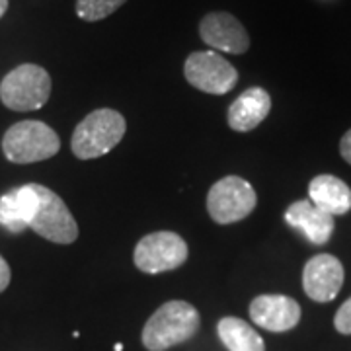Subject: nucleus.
<instances>
[{
    "label": "nucleus",
    "instance_id": "f257e3e1",
    "mask_svg": "<svg viewBox=\"0 0 351 351\" xmlns=\"http://www.w3.org/2000/svg\"><path fill=\"white\" fill-rule=\"evenodd\" d=\"M199 324V313L189 302H164L143 328V346L149 351L168 350L193 338Z\"/></svg>",
    "mask_w": 351,
    "mask_h": 351
},
{
    "label": "nucleus",
    "instance_id": "6e6552de",
    "mask_svg": "<svg viewBox=\"0 0 351 351\" xmlns=\"http://www.w3.org/2000/svg\"><path fill=\"white\" fill-rule=\"evenodd\" d=\"M184 76L193 88L215 96L230 92L239 82L237 69L215 51L191 53L184 64Z\"/></svg>",
    "mask_w": 351,
    "mask_h": 351
},
{
    "label": "nucleus",
    "instance_id": "aec40b11",
    "mask_svg": "<svg viewBox=\"0 0 351 351\" xmlns=\"http://www.w3.org/2000/svg\"><path fill=\"white\" fill-rule=\"evenodd\" d=\"M10 276H12V274H10L8 263H6V260L0 256V293L10 285Z\"/></svg>",
    "mask_w": 351,
    "mask_h": 351
},
{
    "label": "nucleus",
    "instance_id": "0eeeda50",
    "mask_svg": "<svg viewBox=\"0 0 351 351\" xmlns=\"http://www.w3.org/2000/svg\"><path fill=\"white\" fill-rule=\"evenodd\" d=\"M188 244L172 230H158L138 240L133 260L145 274H164L178 269L188 260Z\"/></svg>",
    "mask_w": 351,
    "mask_h": 351
},
{
    "label": "nucleus",
    "instance_id": "423d86ee",
    "mask_svg": "<svg viewBox=\"0 0 351 351\" xmlns=\"http://www.w3.org/2000/svg\"><path fill=\"white\" fill-rule=\"evenodd\" d=\"M258 195L240 176H226L207 193V213L217 225H232L246 219L256 209Z\"/></svg>",
    "mask_w": 351,
    "mask_h": 351
},
{
    "label": "nucleus",
    "instance_id": "9d476101",
    "mask_svg": "<svg viewBox=\"0 0 351 351\" xmlns=\"http://www.w3.org/2000/svg\"><path fill=\"white\" fill-rule=\"evenodd\" d=\"M343 265L332 254H318L304 263L302 289L316 302H330L343 285Z\"/></svg>",
    "mask_w": 351,
    "mask_h": 351
},
{
    "label": "nucleus",
    "instance_id": "39448f33",
    "mask_svg": "<svg viewBox=\"0 0 351 351\" xmlns=\"http://www.w3.org/2000/svg\"><path fill=\"white\" fill-rule=\"evenodd\" d=\"M34 189L36 211L27 228L55 244H73L78 239V225L64 201L45 186L34 184Z\"/></svg>",
    "mask_w": 351,
    "mask_h": 351
},
{
    "label": "nucleus",
    "instance_id": "4468645a",
    "mask_svg": "<svg viewBox=\"0 0 351 351\" xmlns=\"http://www.w3.org/2000/svg\"><path fill=\"white\" fill-rule=\"evenodd\" d=\"M308 197L318 209L332 217L351 211V188L332 174H320L308 184Z\"/></svg>",
    "mask_w": 351,
    "mask_h": 351
},
{
    "label": "nucleus",
    "instance_id": "20e7f679",
    "mask_svg": "<svg viewBox=\"0 0 351 351\" xmlns=\"http://www.w3.org/2000/svg\"><path fill=\"white\" fill-rule=\"evenodd\" d=\"M51 96V76L39 64L25 63L4 76L0 100L14 112H32L43 108Z\"/></svg>",
    "mask_w": 351,
    "mask_h": 351
},
{
    "label": "nucleus",
    "instance_id": "ddd939ff",
    "mask_svg": "<svg viewBox=\"0 0 351 351\" xmlns=\"http://www.w3.org/2000/svg\"><path fill=\"white\" fill-rule=\"evenodd\" d=\"M271 112V98L260 86L248 88L230 104L226 119L228 127L239 133H248L262 123Z\"/></svg>",
    "mask_w": 351,
    "mask_h": 351
},
{
    "label": "nucleus",
    "instance_id": "9b49d317",
    "mask_svg": "<svg viewBox=\"0 0 351 351\" xmlns=\"http://www.w3.org/2000/svg\"><path fill=\"white\" fill-rule=\"evenodd\" d=\"M250 318L267 332H289L301 320V306L285 295H260L250 302Z\"/></svg>",
    "mask_w": 351,
    "mask_h": 351
},
{
    "label": "nucleus",
    "instance_id": "a211bd4d",
    "mask_svg": "<svg viewBox=\"0 0 351 351\" xmlns=\"http://www.w3.org/2000/svg\"><path fill=\"white\" fill-rule=\"evenodd\" d=\"M334 326L339 334L351 336V297L338 308V313L334 316Z\"/></svg>",
    "mask_w": 351,
    "mask_h": 351
},
{
    "label": "nucleus",
    "instance_id": "f3484780",
    "mask_svg": "<svg viewBox=\"0 0 351 351\" xmlns=\"http://www.w3.org/2000/svg\"><path fill=\"white\" fill-rule=\"evenodd\" d=\"M127 0H76V14L84 22H100L121 8Z\"/></svg>",
    "mask_w": 351,
    "mask_h": 351
},
{
    "label": "nucleus",
    "instance_id": "6ab92c4d",
    "mask_svg": "<svg viewBox=\"0 0 351 351\" xmlns=\"http://www.w3.org/2000/svg\"><path fill=\"white\" fill-rule=\"evenodd\" d=\"M339 154L351 166V129L339 141Z\"/></svg>",
    "mask_w": 351,
    "mask_h": 351
},
{
    "label": "nucleus",
    "instance_id": "7ed1b4c3",
    "mask_svg": "<svg viewBox=\"0 0 351 351\" xmlns=\"http://www.w3.org/2000/svg\"><path fill=\"white\" fill-rule=\"evenodd\" d=\"M61 149V138L43 121L14 123L2 138L4 156L14 164H34L55 156Z\"/></svg>",
    "mask_w": 351,
    "mask_h": 351
},
{
    "label": "nucleus",
    "instance_id": "f8f14e48",
    "mask_svg": "<svg viewBox=\"0 0 351 351\" xmlns=\"http://www.w3.org/2000/svg\"><path fill=\"white\" fill-rule=\"evenodd\" d=\"M285 221L289 226L297 228L302 232L308 242H313L316 246L326 244L332 239L334 232V217L324 213L322 209H318L311 199L295 201L293 205H289L285 211Z\"/></svg>",
    "mask_w": 351,
    "mask_h": 351
},
{
    "label": "nucleus",
    "instance_id": "4be33fe9",
    "mask_svg": "<svg viewBox=\"0 0 351 351\" xmlns=\"http://www.w3.org/2000/svg\"><path fill=\"white\" fill-rule=\"evenodd\" d=\"M316 2H320V4H336L339 0H316Z\"/></svg>",
    "mask_w": 351,
    "mask_h": 351
},
{
    "label": "nucleus",
    "instance_id": "dca6fc26",
    "mask_svg": "<svg viewBox=\"0 0 351 351\" xmlns=\"http://www.w3.org/2000/svg\"><path fill=\"white\" fill-rule=\"evenodd\" d=\"M217 334L228 351H265L262 336L237 316L221 318L217 324Z\"/></svg>",
    "mask_w": 351,
    "mask_h": 351
},
{
    "label": "nucleus",
    "instance_id": "412c9836",
    "mask_svg": "<svg viewBox=\"0 0 351 351\" xmlns=\"http://www.w3.org/2000/svg\"><path fill=\"white\" fill-rule=\"evenodd\" d=\"M8 10V0H0V18Z\"/></svg>",
    "mask_w": 351,
    "mask_h": 351
},
{
    "label": "nucleus",
    "instance_id": "2eb2a0df",
    "mask_svg": "<svg viewBox=\"0 0 351 351\" xmlns=\"http://www.w3.org/2000/svg\"><path fill=\"white\" fill-rule=\"evenodd\" d=\"M36 211V189L34 184L10 189L0 197V226L10 232H22L29 226Z\"/></svg>",
    "mask_w": 351,
    "mask_h": 351
},
{
    "label": "nucleus",
    "instance_id": "1a4fd4ad",
    "mask_svg": "<svg viewBox=\"0 0 351 351\" xmlns=\"http://www.w3.org/2000/svg\"><path fill=\"white\" fill-rule=\"evenodd\" d=\"M201 39L211 49L242 55L250 49V36L239 18L228 12H209L199 22Z\"/></svg>",
    "mask_w": 351,
    "mask_h": 351
},
{
    "label": "nucleus",
    "instance_id": "f03ea898",
    "mask_svg": "<svg viewBox=\"0 0 351 351\" xmlns=\"http://www.w3.org/2000/svg\"><path fill=\"white\" fill-rule=\"evenodd\" d=\"M125 129V117L115 110L100 108L88 113L73 133V154L80 160L100 158L121 143Z\"/></svg>",
    "mask_w": 351,
    "mask_h": 351
}]
</instances>
